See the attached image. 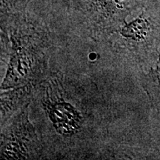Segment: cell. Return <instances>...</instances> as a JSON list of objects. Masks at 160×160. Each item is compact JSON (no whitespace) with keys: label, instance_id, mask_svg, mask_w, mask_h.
<instances>
[{"label":"cell","instance_id":"6da1fadb","mask_svg":"<svg viewBox=\"0 0 160 160\" xmlns=\"http://www.w3.org/2000/svg\"><path fill=\"white\" fill-rule=\"evenodd\" d=\"M1 31L10 35L12 42L2 91L39 83L48 70L51 39L47 28L25 13L1 25Z\"/></svg>","mask_w":160,"mask_h":160},{"label":"cell","instance_id":"7a4b0ae2","mask_svg":"<svg viewBox=\"0 0 160 160\" xmlns=\"http://www.w3.org/2000/svg\"><path fill=\"white\" fill-rule=\"evenodd\" d=\"M145 0H76V8L96 37L119 33L126 19Z\"/></svg>","mask_w":160,"mask_h":160},{"label":"cell","instance_id":"3957f363","mask_svg":"<svg viewBox=\"0 0 160 160\" xmlns=\"http://www.w3.org/2000/svg\"><path fill=\"white\" fill-rule=\"evenodd\" d=\"M1 159H33L38 156L40 142L28 120V107L8 124L1 135Z\"/></svg>","mask_w":160,"mask_h":160},{"label":"cell","instance_id":"277c9868","mask_svg":"<svg viewBox=\"0 0 160 160\" xmlns=\"http://www.w3.org/2000/svg\"><path fill=\"white\" fill-rule=\"evenodd\" d=\"M31 85L17 88L14 91L10 93H5L10 98V103L1 105V125L5 123L18 109L28 107L30 102V92L31 91Z\"/></svg>","mask_w":160,"mask_h":160},{"label":"cell","instance_id":"5b68a950","mask_svg":"<svg viewBox=\"0 0 160 160\" xmlns=\"http://www.w3.org/2000/svg\"><path fill=\"white\" fill-rule=\"evenodd\" d=\"M142 84L153 107L160 111V55L156 68L143 77Z\"/></svg>","mask_w":160,"mask_h":160},{"label":"cell","instance_id":"8992f818","mask_svg":"<svg viewBox=\"0 0 160 160\" xmlns=\"http://www.w3.org/2000/svg\"><path fill=\"white\" fill-rule=\"evenodd\" d=\"M31 0H1V25L26 13Z\"/></svg>","mask_w":160,"mask_h":160}]
</instances>
